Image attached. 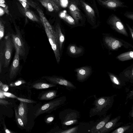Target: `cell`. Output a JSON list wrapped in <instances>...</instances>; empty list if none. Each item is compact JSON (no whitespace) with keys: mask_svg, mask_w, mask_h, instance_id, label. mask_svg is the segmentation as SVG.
I'll return each mask as SVG.
<instances>
[{"mask_svg":"<svg viewBox=\"0 0 133 133\" xmlns=\"http://www.w3.org/2000/svg\"><path fill=\"white\" fill-rule=\"evenodd\" d=\"M36 109V105L34 106L32 103L20 101L17 109L18 113L28 129L31 130L34 127Z\"/></svg>","mask_w":133,"mask_h":133,"instance_id":"obj_1","label":"cell"},{"mask_svg":"<svg viewBox=\"0 0 133 133\" xmlns=\"http://www.w3.org/2000/svg\"><path fill=\"white\" fill-rule=\"evenodd\" d=\"M14 48L11 36L9 35L5 36L0 45V61L2 66L7 68L9 66Z\"/></svg>","mask_w":133,"mask_h":133,"instance_id":"obj_2","label":"cell"},{"mask_svg":"<svg viewBox=\"0 0 133 133\" xmlns=\"http://www.w3.org/2000/svg\"><path fill=\"white\" fill-rule=\"evenodd\" d=\"M66 101V97L64 96L56 98L43 104L39 105L38 104L35 113V119L42 114L51 113L63 105Z\"/></svg>","mask_w":133,"mask_h":133,"instance_id":"obj_3","label":"cell"},{"mask_svg":"<svg viewBox=\"0 0 133 133\" xmlns=\"http://www.w3.org/2000/svg\"><path fill=\"white\" fill-rule=\"evenodd\" d=\"M78 116L77 112L70 109H67L60 112L59 118L62 128L66 129L69 126L76 123Z\"/></svg>","mask_w":133,"mask_h":133,"instance_id":"obj_4","label":"cell"},{"mask_svg":"<svg viewBox=\"0 0 133 133\" xmlns=\"http://www.w3.org/2000/svg\"><path fill=\"white\" fill-rule=\"evenodd\" d=\"M13 23L16 31L15 34H12L11 36L12 41L14 45L15 48H17L19 50V55L23 56L25 53L24 42L18 27L15 21H13Z\"/></svg>","mask_w":133,"mask_h":133,"instance_id":"obj_5","label":"cell"},{"mask_svg":"<svg viewBox=\"0 0 133 133\" xmlns=\"http://www.w3.org/2000/svg\"><path fill=\"white\" fill-rule=\"evenodd\" d=\"M49 41L54 52L58 64L60 60V50L55 32L52 33L46 26H43Z\"/></svg>","mask_w":133,"mask_h":133,"instance_id":"obj_6","label":"cell"},{"mask_svg":"<svg viewBox=\"0 0 133 133\" xmlns=\"http://www.w3.org/2000/svg\"><path fill=\"white\" fill-rule=\"evenodd\" d=\"M42 78L46 79L50 83L63 86L69 90L76 88L71 82L62 77L45 76Z\"/></svg>","mask_w":133,"mask_h":133,"instance_id":"obj_7","label":"cell"},{"mask_svg":"<svg viewBox=\"0 0 133 133\" xmlns=\"http://www.w3.org/2000/svg\"><path fill=\"white\" fill-rule=\"evenodd\" d=\"M108 23L115 29L122 33L126 34L124 26L120 19L116 16L111 15L107 21Z\"/></svg>","mask_w":133,"mask_h":133,"instance_id":"obj_8","label":"cell"},{"mask_svg":"<svg viewBox=\"0 0 133 133\" xmlns=\"http://www.w3.org/2000/svg\"><path fill=\"white\" fill-rule=\"evenodd\" d=\"M16 52L9 70V76L13 78L16 75L19 67V55L18 48H15Z\"/></svg>","mask_w":133,"mask_h":133,"instance_id":"obj_9","label":"cell"},{"mask_svg":"<svg viewBox=\"0 0 133 133\" xmlns=\"http://www.w3.org/2000/svg\"><path fill=\"white\" fill-rule=\"evenodd\" d=\"M121 117L119 116L107 122L105 125L100 130V133H108L119 126L121 123H118Z\"/></svg>","mask_w":133,"mask_h":133,"instance_id":"obj_10","label":"cell"},{"mask_svg":"<svg viewBox=\"0 0 133 133\" xmlns=\"http://www.w3.org/2000/svg\"><path fill=\"white\" fill-rule=\"evenodd\" d=\"M102 5L109 8L114 9L119 7H127L119 0H98Z\"/></svg>","mask_w":133,"mask_h":133,"instance_id":"obj_11","label":"cell"},{"mask_svg":"<svg viewBox=\"0 0 133 133\" xmlns=\"http://www.w3.org/2000/svg\"><path fill=\"white\" fill-rule=\"evenodd\" d=\"M57 92V90H54L43 91L39 94L37 98L41 101L51 100L59 96Z\"/></svg>","mask_w":133,"mask_h":133,"instance_id":"obj_12","label":"cell"},{"mask_svg":"<svg viewBox=\"0 0 133 133\" xmlns=\"http://www.w3.org/2000/svg\"><path fill=\"white\" fill-rule=\"evenodd\" d=\"M18 9L21 12L31 21L41 23L40 17L32 11L29 9H25L22 6L18 5Z\"/></svg>","mask_w":133,"mask_h":133,"instance_id":"obj_13","label":"cell"},{"mask_svg":"<svg viewBox=\"0 0 133 133\" xmlns=\"http://www.w3.org/2000/svg\"><path fill=\"white\" fill-rule=\"evenodd\" d=\"M69 9L70 14L75 22H77L79 20L82 19L80 10L76 3L71 2L69 4Z\"/></svg>","mask_w":133,"mask_h":133,"instance_id":"obj_14","label":"cell"},{"mask_svg":"<svg viewBox=\"0 0 133 133\" xmlns=\"http://www.w3.org/2000/svg\"><path fill=\"white\" fill-rule=\"evenodd\" d=\"M57 85L51 83H48L44 81H36L32 83L30 85V88L37 90L43 89L54 87H56Z\"/></svg>","mask_w":133,"mask_h":133,"instance_id":"obj_15","label":"cell"},{"mask_svg":"<svg viewBox=\"0 0 133 133\" xmlns=\"http://www.w3.org/2000/svg\"><path fill=\"white\" fill-rule=\"evenodd\" d=\"M39 2L49 11L52 12L54 10L58 11L59 7L51 0H40Z\"/></svg>","mask_w":133,"mask_h":133,"instance_id":"obj_16","label":"cell"},{"mask_svg":"<svg viewBox=\"0 0 133 133\" xmlns=\"http://www.w3.org/2000/svg\"><path fill=\"white\" fill-rule=\"evenodd\" d=\"M36 9L39 14L41 22L43 26L47 27L52 33L55 32V31L54 30L51 25L45 16L42 10L38 6Z\"/></svg>","mask_w":133,"mask_h":133,"instance_id":"obj_17","label":"cell"},{"mask_svg":"<svg viewBox=\"0 0 133 133\" xmlns=\"http://www.w3.org/2000/svg\"><path fill=\"white\" fill-rule=\"evenodd\" d=\"M80 1L88 18L92 21H94L95 16V12L93 9L84 1Z\"/></svg>","mask_w":133,"mask_h":133,"instance_id":"obj_18","label":"cell"},{"mask_svg":"<svg viewBox=\"0 0 133 133\" xmlns=\"http://www.w3.org/2000/svg\"><path fill=\"white\" fill-rule=\"evenodd\" d=\"M55 31L58 43L59 50L61 51L63 44L64 41L65 37L64 35L62 32L59 23L57 24L56 25Z\"/></svg>","mask_w":133,"mask_h":133,"instance_id":"obj_19","label":"cell"},{"mask_svg":"<svg viewBox=\"0 0 133 133\" xmlns=\"http://www.w3.org/2000/svg\"><path fill=\"white\" fill-rule=\"evenodd\" d=\"M110 115L103 119L97 124L94 126L91 129V132L92 133L98 132L99 130L102 128L109 121L110 117Z\"/></svg>","mask_w":133,"mask_h":133,"instance_id":"obj_20","label":"cell"},{"mask_svg":"<svg viewBox=\"0 0 133 133\" xmlns=\"http://www.w3.org/2000/svg\"><path fill=\"white\" fill-rule=\"evenodd\" d=\"M59 17L69 24L74 25L75 24L74 19L69 14L63 11L61 12L59 15Z\"/></svg>","mask_w":133,"mask_h":133,"instance_id":"obj_21","label":"cell"},{"mask_svg":"<svg viewBox=\"0 0 133 133\" xmlns=\"http://www.w3.org/2000/svg\"><path fill=\"white\" fill-rule=\"evenodd\" d=\"M77 72V79L79 81H82L88 75L87 71L83 68L78 69L76 70Z\"/></svg>","mask_w":133,"mask_h":133,"instance_id":"obj_22","label":"cell"},{"mask_svg":"<svg viewBox=\"0 0 133 133\" xmlns=\"http://www.w3.org/2000/svg\"><path fill=\"white\" fill-rule=\"evenodd\" d=\"M15 120L18 125L21 128L26 129L25 124L22 119L19 115L17 109L16 108H15Z\"/></svg>","mask_w":133,"mask_h":133,"instance_id":"obj_23","label":"cell"},{"mask_svg":"<svg viewBox=\"0 0 133 133\" xmlns=\"http://www.w3.org/2000/svg\"><path fill=\"white\" fill-rule=\"evenodd\" d=\"M107 41L109 45L112 49H116L121 46V43L118 40L110 38L108 39Z\"/></svg>","mask_w":133,"mask_h":133,"instance_id":"obj_24","label":"cell"},{"mask_svg":"<svg viewBox=\"0 0 133 133\" xmlns=\"http://www.w3.org/2000/svg\"><path fill=\"white\" fill-rule=\"evenodd\" d=\"M118 58L122 61L127 60L129 59L133 58V52L130 51L122 54L118 56Z\"/></svg>","mask_w":133,"mask_h":133,"instance_id":"obj_25","label":"cell"},{"mask_svg":"<svg viewBox=\"0 0 133 133\" xmlns=\"http://www.w3.org/2000/svg\"><path fill=\"white\" fill-rule=\"evenodd\" d=\"M70 52L72 54L75 55L78 54L81 51V49L74 45H71L69 48Z\"/></svg>","mask_w":133,"mask_h":133,"instance_id":"obj_26","label":"cell"},{"mask_svg":"<svg viewBox=\"0 0 133 133\" xmlns=\"http://www.w3.org/2000/svg\"><path fill=\"white\" fill-rule=\"evenodd\" d=\"M55 117V116L52 114L47 115L44 118V121L47 124H51L54 121Z\"/></svg>","mask_w":133,"mask_h":133,"instance_id":"obj_27","label":"cell"},{"mask_svg":"<svg viewBox=\"0 0 133 133\" xmlns=\"http://www.w3.org/2000/svg\"><path fill=\"white\" fill-rule=\"evenodd\" d=\"M130 125H127L120 127L112 132V133H123L129 129Z\"/></svg>","mask_w":133,"mask_h":133,"instance_id":"obj_28","label":"cell"},{"mask_svg":"<svg viewBox=\"0 0 133 133\" xmlns=\"http://www.w3.org/2000/svg\"><path fill=\"white\" fill-rule=\"evenodd\" d=\"M26 83V82L24 80L20 79L14 82L11 83L9 84V86L11 87H15L19 86Z\"/></svg>","mask_w":133,"mask_h":133,"instance_id":"obj_29","label":"cell"},{"mask_svg":"<svg viewBox=\"0 0 133 133\" xmlns=\"http://www.w3.org/2000/svg\"><path fill=\"white\" fill-rule=\"evenodd\" d=\"M18 1H21L25 2L29 5L35 9H36L38 6V4L31 0H17Z\"/></svg>","mask_w":133,"mask_h":133,"instance_id":"obj_30","label":"cell"},{"mask_svg":"<svg viewBox=\"0 0 133 133\" xmlns=\"http://www.w3.org/2000/svg\"><path fill=\"white\" fill-rule=\"evenodd\" d=\"M20 101L26 102L28 103H36L37 101L33 100L28 99L25 98H22L17 97V98Z\"/></svg>","mask_w":133,"mask_h":133,"instance_id":"obj_31","label":"cell"},{"mask_svg":"<svg viewBox=\"0 0 133 133\" xmlns=\"http://www.w3.org/2000/svg\"><path fill=\"white\" fill-rule=\"evenodd\" d=\"M2 92L4 96L16 99L17 97L14 94L10 92L3 91H2Z\"/></svg>","mask_w":133,"mask_h":133,"instance_id":"obj_32","label":"cell"},{"mask_svg":"<svg viewBox=\"0 0 133 133\" xmlns=\"http://www.w3.org/2000/svg\"><path fill=\"white\" fill-rule=\"evenodd\" d=\"M110 76L111 81L114 83L118 85L120 84L119 81L115 76L113 75H110Z\"/></svg>","mask_w":133,"mask_h":133,"instance_id":"obj_33","label":"cell"},{"mask_svg":"<svg viewBox=\"0 0 133 133\" xmlns=\"http://www.w3.org/2000/svg\"><path fill=\"white\" fill-rule=\"evenodd\" d=\"M0 7H2L4 10L5 12L7 15H9V11L8 6L5 3H0Z\"/></svg>","mask_w":133,"mask_h":133,"instance_id":"obj_34","label":"cell"},{"mask_svg":"<svg viewBox=\"0 0 133 133\" xmlns=\"http://www.w3.org/2000/svg\"><path fill=\"white\" fill-rule=\"evenodd\" d=\"M106 100L104 98H100L98 100L97 104L98 106L100 107L102 105H104L106 102Z\"/></svg>","mask_w":133,"mask_h":133,"instance_id":"obj_35","label":"cell"},{"mask_svg":"<svg viewBox=\"0 0 133 133\" xmlns=\"http://www.w3.org/2000/svg\"><path fill=\"white\" fill-rule=\"evenodd\" d=\"M60 5L63 7H66L68 4V0H58Z\"/></svg>","mask_w":133,"mask_h":133,"instance_id":"obj_36","label":"cell"},{"mask_svg":"<svg viewBox=\"0 0 133 133\" xmlns=\"http://www.w3.org/2000/svg\"><path fill=\"white\" fill-rule=\"evenodd\" d=\"M11 103L7 101L0 98V105H6L11 104Z\"/></svg>","mask_w":133,"mask_h":133,"instance_id":"obj_37","label":"cell"},{"mask_svg":"<svg viewBox=\"0 0 133 133\" xmlns=\"http://www.w3.org/2000/svg\"><path fill=\"white\" fill-rule=\"evenodd\" d=\"M124 16L127 18L133 20V14L132 12H127L124 14Z\"/></svg>","mask_w":133,"mask_h":133,"instance_id":"obj_38","label":"cell"},{"mask_svg":"<svg viewBox=\"0 0 133 133\" xmlns=\"http://www.w3.org/2000/svg\"><path fill=\"white\" fill-rule=\"evenodd\" d=\"M4 34V26L3 25L0 29V41L3 37Z\"/></svg>","mask_w":133,"mask_h":133,"instance_id":"obj_39","label":"cell"},{"mask_svg":"<svg viewBox=\"0 0 133 133\" xmlns=\"http://www.w3.org/2000/svg\"><path fill=\"white\" fill-rule=\"evenodd\" d=\"M19 2L21 3L22 5V6L25 9H29V5L27 3L21 1H19Z\"/></svg>","mask_w":133,"mask_h":133,"instance_id":"obj_40","label":"cell"},{"mask_svg":"<svg viewBox=\"0 0 133 133\" xmlns=\"http://www.w3.org/2000/svg\"><path fill=\"white\" fill-rule=\"evenodd\" d=\"M1 89L3 91L7 92L9 89V86L7 85L4 84Z\"/></svg>","mask_w":133,"mask_h":133,"instance_id":"obj_41","label":"cell"},{"mask_svg":"<svg viewBox=\"0 0 133 133\" xmlns=\"http://www.w3.org/2000/svg\"><path fill=\"white\" fill-rule=\"evenodd\" d=\"M3 128L5 132L6 133H13L14 132L7 128L6 126L4 125Z\"/></svg>","mask_w":133,"mask_h":133,"instance_id":"obj_42","label":"cell"},{"mask_svg":"<svg viewBox=\"0 0 133 133\" xmlns=\"http://www.w3.org/2000/svg\"><path fill=\"white\" fill-rule=\"evenodd\" d=\"M5 13V12L4 9L0 7V16L3 15Z\"/></svg>","mask_w":133,"mask_h":133,"instance_id":"obj_43","label":"cell"},{"mask_svg":"<svg viewBox=\"0 0 133 133\" xmlns=\"http://www.w3.org/2000/svg\"><path fill=\"white\" fill-rule=\"evenodd\" d=\"M56 4L59 7L60 6L58 0H51Z\"/></svg>","mask_w":133,"mask_h":133,"instance_id":"obj_44","label":"cell"},{"mask_svg":"<svg viewBox=\"0 0 133 133\" xmlns=\"http://www.w3.org/2000/svg\"><path fill=\"white\" fill-rule=\"evenodd\" d=\"M3 25H4V24L3 22L0 19V29L2 27V26Z\"/></svg>","mask_w":133,"mask_h":133,"instance_id":"obj_45","label":"cell"},{"mask_svg":"<svg viewBox=\"0 0 133 133\" xmlns=\"http://www.w3.org/2000/svg\"><path fill=\"white\" fill-rule=\"evenodd\" d=\"M3 84L1 81H0V88L1 89V88L3 86V85H4Z\"/></svg>","mask_w":133,"mask_h":133,"instance_id":"obj_46","label":"cell"},{"mask_svg":"<svg viewBox=\"0 0 133 133\" xmlns=\"http://www.w3.org/2000/svg\"><path fill=\"white\" fill-rule=\"evenodd\" d=\"M0 3H5L6 2L5 0H0Z\"/></svg>","mask_w":133,"mask_h":133,"instance_id":"obj_47","label":"cell"},{"mask_svg":"<svg viewBox=\"0 0 133 133\" xmlns=\"http://www.w3.org/2000/svg\"><path fill=\"white\" fill-rule=\"evenodd\" d=\"M2 71V66L0 61V73H1Z\"/></svg>","mask_w":133,"mask_h":133,"instance_id":"obj_48","label":"cell"}]
</instances>
